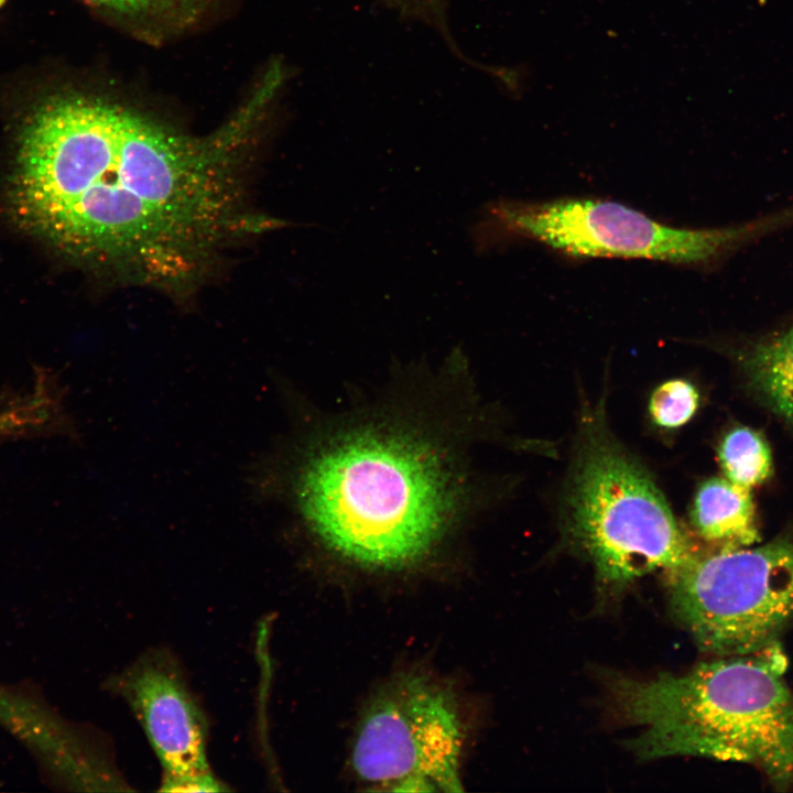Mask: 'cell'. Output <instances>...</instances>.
I'll return each mask as SVG.
<instances>
[{"label": "cell", "instance_id": "obj_11", "mask_svg": "<svg viewBox=\"0 0 793 793\" xmlns=\"http://www.w3.org/2000/svg\"><path fill=\"white\" fill-rule=\"evenodd\" d=\"M741 365L756 393L793 424V325L750 345Z\"/></svg>", "mask_w": 793, "mask_h": 793}, {"label": "cell", "instance_id": "obj_8", "mask_svg": "<svg viewBox=\"0 0 793 793\" xmlns=\"http://www.w3.org/2000/svg\"><path fill=\"white\" fill-rule=\"evenodd\" d=\"M140 723L163 769L161 791L226 790L207 761L208 727L175 658L142 654L109 683Z\"/></svg>", "mask_w": 793, "mask_h": 793}, {"label": "cell", "instance_id": "obj_9", "mask_svg": "<svg viewBox=\"0 0 793 793\" xmlns=\"http://www.w3.org/2000/svg\"><path fill=\"white\" fill-rule=\"evenodd\" d=\"M115 30L150 46H163L203 31L220 18L228 0H82Z\"/></svg>", "mask_w": 793, "mask_h": 793}, {"label": "cell", "instance_id": "obj_1", "mask_svg": "<svg viewBox=\"0 0 793 793\" xmlns=\"http://www.w3.org/2000/svg\"><path fill=\"white\" fill-rule=\"evenodd\" d=\"M280 78H258L216 129L196 134L117 79L46 95L20 130L17 220L116 278L183 293L229 243L280 219H250L247 163Z\"/></svg>", "mask_w": 793, "mask_h": 793}, {"label": "cell", "instance_id": "obj_6", "mask_svg": "<svg viewBox=\"0 0 793 793\" xmlns=\"http://www.w3.org/2000/svg\"><path fill=\"white\" fill-rule=\"evenodd\" d=\"M670 594L674 613L704 651H765L793 621V541L695 554L671 573Z\"/></svg>", "mask_w": 793, "mask_h": 793}, {"label": "cell", "instance_id": "obj_3", "mask_svg": "<svg viewBox=\"0 0 793 793\" xmlns=\"http://www.w3.org/2000/svg\"><path fill=\"white\" fill-rule=\"evenodd\" d=\"M775 649L719 656L684 674L611 678L615 714L638 730L631 749L643 759L747 763L775 790H793V689Z\"/></svg>", "mask_w": 793, "mask_h": 793}, {"label": "cell", "instance_id": "obj_12", "mask_svg": "<svg viewBox=\"0 0 793 793\" xmlns=\"http://www.w3.org/2000/svg\"><path fill=\"white\" fill-rule=\"evenodd\" d=\"M718 458L726 478L749 489L762 484L772 472V457L764 438L749 427L728 432L718 448Z\"/></svg>", "mask_w": 793, "mask_h": 793}, {"label": "cell", "instance_id": "obj_13", "mask_svg": "<svg viewBox=\"0 0 793 793\" xmlns=\"http://www.w3.org/2000/svg\"><path fill=\"white\" fill-rule=\"evenodd\" d=\"M699 395L686 380L674 379L659 385L652 393L649 411L655 424L677 428L687 423L698 408Z\"/></svg>", "mask_w": 793, "mask_h": 793}, {"label": "cell", "instance_id": "obj_4", "mask_svg": "<svg viewBox=\"0 0 793 793\" xmlns=\"http://www.w3.org/2000/svg\"><path fill=\"white\" fill-rule=\"evenodd\" d=\"M588 432L567 492L572 539L608 586L678 569L696 553L652 478L609 437Z\"/></svg>", "mask_w": 793, "mask_h": 793}, {"label": "cell", "instance_id": "obj_2", "mask_svg": "<svg viewBox=\"0 0 793 793\" xmlns=\"http://www.w3.org/2000/svg\"><path fill=\"white\" fill-rule=\"evenodd\" d=\"M397 411L294 434L252 461L254 500L280 503L325 548L361 567L425 560L464 520L469 481L452 439Z\"/></svg>", "mask_w": 793, "mask_h": 793}, {"label": "cell", "instance_id": "obj_5", "mask_svg": "<svg viewBox=\"0 0 793 793\" xmlns=\"http://www.w3.org/2000/svg\"><path fill=\"white\" fill-rule=\"evenodd\" d=\"M470 228L478 252L514 238L572 257L647 259L697 265L716 260L741 238L739 228L691 229L662 224L622 204L593 198L486 204Z\"/></svg>", "mask_w": 793, "mask_h": 793}, {"label": "cell", "instance_id": "obj_10", "mask_svg": "<svg viewBox=\"0 0 793 793\" xmlns=\"http://www.w3.org/2000/svg\"><path fill=\"white\" fill-rule=\"evenodd\" d=\"M692 517L703 537L726 547H742L759 540L749 489L727 478H711L699 486Z\"/></svg>", "mask_w": 793, "mask_h": 793}, {"label": "cell", "instance_id": "obj_14", "mask_svg": "<svg viewBox=\"0 0 793 793\" xmlns=\"http://www.w3.org/2000/svg\"><path fill=\"white\" fill-rule=\"evenodd\" d=\"M6 0H0V7L4 3Z\"/></svg>", "mask_w": 793, "mask_h": 793}, {"label": "cell", "instance_id": "obj_7", "mask_svg": "<svg viewBox=\"0 0 793 793\" xmlns=\"http://www.w3.org/2000/svg\"><path fill=\"white\" fill-rule=\"evenodd\" d=\"M465 728L454 693L425 675L390 682L371 699L351 748L356 775L402 791L461 790Z\"/></svg>", "mask_w": 793, "mask_h": 793}]
</instances>
